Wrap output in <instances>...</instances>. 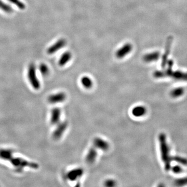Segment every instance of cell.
Segmentation results:
<instances>
[{"label":"cell","mask_w":187,"mask_h":187,"mask_svg":"<svg viewBox=\"0 0 187 187\" xmlns=\"http://www.w3.org/2000/svg\"><path fill=\"white\" fill-rule=\"evenodd\" d=\"M39 71L43 76H47L50 72L48 67L44 64H41L39 66Z\"/></svg>","instance_id":"21"},{"label":"cell","mask_w":187,"mask_h":187,"mask_svg":"<svg viewBox=\"0 0 187 187\" xmlns=\"http://www.w3.org/2000/svg\"><path fill=\"white\" fill-rule=\"evenodd\" d=\"M6 161L10 162L17 173L22 172L25 168L37 169L39 167L38 164L28 161L21 157H15L14 153L10 156Z\"/></svg>","instance_id":"1"},{"label":"cell","mask_w":187,"mask_h":187,"mask_svg":"<svg viewBox=\"0 0 187 187\" xmlns=\"http://www.w3.org/2000/svg\"><path fill=\"white\" fill-rule=\"evenodd\" d=\"M97 155V151L96 149V147H92L89 149L88 152L87 153L85 157V160L87 163L93 164L96 159Z\"/></svg>","instance_id":"12"},{"label":"cell","mask_w":187,"mask_h":187,"mask_svg":"<svg viewBox=\"0 0 187 187\" xmlns=\"http://www.w3.org/2000/svg\"><path fill=\"white\" fill-rule=\"evenodd\" d=\"M147 110L145 107L142 106H138L134 107L132 110V113L135 117H143L146 113Z\"/></svg>","instance_id":"14"},{"label":"cell","mask_w":187,"mask_h":187,"mask_svg":"<svg viewBox=\"0 0 187 187\" xmlns=\"http://www.w3.org/2000/svg\"><path fill=\"white\" fill-rule=\"evenodd\" d=\"M160 57V52H154L145 55L143 57V60L146 62H151L158 60Z\"/></svg>","instance_id":"13"},{"label":"cell","mask_w":187,"mask_h":187,"mask_svg":"<svg viewBox=\"0 0 187 187\" xmlns=\"http://www.w3.org/2000/svg\"><path fill=\"white\" fill-rule=\"evenodd\" d=\"M171 160L175 161L181 165H187V159H186L185 157L179 156H175L171 157Z\"/></svg>","instance_id":"22"},{"label":"cell","mask_w":187,"mask_h":187,"mask_svg":"<svg viewBox=\"0 0 187 187\" xmlns=\"http://www.w3.org/2000/svg\"><path fill=\"white\" fill-rule=\"evenodd\" d=\"M133 49V46L130 43H126L123 47L119 48L115 53V56L118 58L122 59L127 56L131 52Z\"/></svg>","instance_id":"7"},{"label":"cell","mask_w":187,"mask_h":187,"mask_svg":"<svg viewBox=\"0 0 187 187\" xmlns=\"http://www.w3.org/2000/svg\"><path fill=\"white\" fill-rule=\"evenodd\" d=\"M66 41L65 39L61 38L47 49V52L49 55L53 54L57 52H58L61 48L64 47L65 45H66Z\"/></svg>","instance_id":"6"},{"label":"cell","mask_w":187,"mask_h":187,"mask_svg":"<svg viewBox=\"0 0 187 187\" xmlns=\"http://www.w3.org/2000/svg\"><path fill=\"white\" fill-rule=\"evenodd\" d=\"M9 2L17 6L19 10H24L26 8V5L20 0H8Z\"/></svg>","instance_id":"20"},{"label":"cell","mask_w":187,"mask_h":187,"mask_svg":"<svg viewBox=\"0 0 187 187\" xmlns=\"http://www.w3.org/2000/svg\"><path fill=\"white\" fill-rule=\"evenodd\" d=\"M27 77L33 89L35 90H38L40 89L41 83L36 75V67L33 63L29 65L27 71Z\"/></svg>","instance_id":"3"},{"label":"cell","mask_w":187,"mask_h":187,"mask_svg":"<svg viewBox=\"0 0 187 187\" xmlns=\"http://www.w3.org/2000/svg\"><path fill=\"white\" fill-rule=\"evenodd\" d=\"M66 99V95L63 92L54 94L50 95L48 97V101L52 104L62 103Z\"/></svg>","instance_id":"8"},{"label":"cell","mask_w":187,"mask_h":187,"mask_svg":"<svg viewBox=\"0 0 187 187\" xmlns=\"http://www.w3.org/2000/svg\"><path fill=\"white\" fill-rule=\"evenodd\" d=\"M159 139L161 158L164 163L165 171H169L171 168V157L169 155V148L167 144L166 135L164 133H161L159 135Z\"/></svg>","instance_id":"2"},{"label":"cell","mask_w":187,"mask_h":187,"mask_svg":"<svg viewBox=\"0 0 187 187\" xmlns=\"http://www.w3.org/2000/svg\"><path fill=\"white\" fill-rule=\"evenodd\" d=\"M0 10L6 13H11L13 11L12 7L2 0H0Z\"/></svg>","instance_id":"18"},{"label":"cell","mask_w":187,"mask_h":187,"mask_svg":"<svg viewBox=\"0 0 187 187\" xmlns=\"http://www.w3.org/2000/svg\"><path fill=\"white\" fill-rule=\"evenodd\" d=\"M173 41V36H169L167 38V41L166 42V45H165V50H164V54H163L162 58L161 66H162V68H164L166 66V65L167 64L168 58L169 56L170 50L171 49Z\"/></svg>","instance_id":"4"},{"label":"cell","mask_w":187,"mask_h":187,"mask_svg":"<svg viewBox=\"0 0 187 187\" xmlns=\"http://www.w3.org/2000/svg\"><path fill=\"white\" fill-rule=\"evenodd\" d=\"M61 110L59 108H54L51 111L50 123L52 125L58 124L61 120Z\"/></svg>","instance_id":"11"},{"label":"cell","mask_w":187,"mask_h":187,"mask_svg":"<svg viewBox=\"0 0 187 187\" xmlns=\"http://www.w3.org/2000/svg\"><path fill=\"white\" fill-rule=\"evenodd\" d=\"M175 185L177 186H183L187 185V177L176 179L175 181Z\"/></svg>","instance_id":"23"},{"label":"cell","mask_w":187,"mask_h":187,"mask_svg":"<svg viewBox=\"0 0 187 187\" xmlns=\"http://www.w3.org/2000/svg\"><path fill=\"white\" fill-rule=\"evenodd\" d=\"M93 143L95 147L102 151H107L109 148V144L108 143L99 137L95 138L93 141Z\"/></svg>","instance_id":"10"},{"label":"cell","mask_w":187,"mask_h":187,"mask_svg":"<svg viewBox=\"0 0 187 187\" xmlns=\"http://www.w3.org/2000/svg\"><path fill=\"white\" fill-rule=\"evenodd\" d=\"M81 82L85 89H90L93 86V82L92 79L89 77H83L81 80Z\"/></svg>","instance_id":"17"},{"label":"cell","mask_w":187,"mask_h":187,"mask_svg":"<svg viewBox=\"0 0 187 187\" xmlns=\"http://www.w3.org/2000/svg\"><path fill=\"white\" fill-rule=\"evenodd\" d=\"M171 169H172V171L175 174H179V173H181L183 171L182 168L178 165H176V166H173L171 168Z\"/></svg>","instance_id":"25"},{"label":"cell","mask_w":187,"mask_h":187,"mask_svg":"<svg viewBox=\"0 0 187 187\" xmlns=\"http://www.w3.org/2000/svg\"><path fill=\"white\" fill-rule=\"evenodd\" d=\"M184 93V89L183 87H177L174 89L171 92V96L173 98H177L181 96Z\"/></svg>","instance_id":"19"},{"label":"cell","mask_w":187,"mask_h":187,"mask_svg":"<svg viewBox=\"0 0 187 187\" xmlns=\"http://www.w3.org/2000/svg\"><path fill=\"white\" fill-rule=\"evenodd\" d=\"M68 122H62L61 123H59L55 130L52 133V137L55 140H58L61 138L64 132L66 131L68 127Z\"/></svg>","instance_id":"5"},{"label":"cell","mask_w":187,"mask_h":187,"mask_svg":"<svg viewBox=\"0 0 187 187\" xmlns=\"http://www.w3.org/2000/svg\"><path fill=\"white\" fill-rule=\"evenodd\" d=\"M71 58H72V54L70 52H64L59 59L58 62L59 65L60 66H64L70 61Z\"/></svg>","instance_id":"16"},{"label":"cell","mask_w":187,"mask_h":187,"mask_svg":"<svg viewBox=\"0 0 187 187\" xmlns=\"http://www.w3.org/2000/svg\"><path fill=\"white\" fill-rule=\"evenodd\" d=\"M171 77L176 80L187 81V72H182L180 70L175 71H173Z\"/></svg>","instance_id":"15"},{"label":"cell","mask_w":187,"mask_h":187,"mask_svg":"<svg viewBox=\"0 0 187 187\" xmlns=\"http://www.w3.org/2000/svg\"><path fill=\"white\" fill-rule=\"evenodd\" d=\"M104 185L107 187H115L116 186V182L113 179H108L105 181Z\"/></svg>","instance_id":"24"},{"label":"cell","mask_w":187,"mask_h":187,"mask_svg":"<svg viewBox=\"0 0 187 187\" xmlns=\"http://www.w3.org/2000/svg\"><path fill=\"white\" fill-rule=\"evenodd\" d=\"M84 174V171L81 168H77L72 169L67 173V177L68 179L71 181L77 180V179L82 176Z\"/></svg>","instance_id":"9"}]
</instances>
